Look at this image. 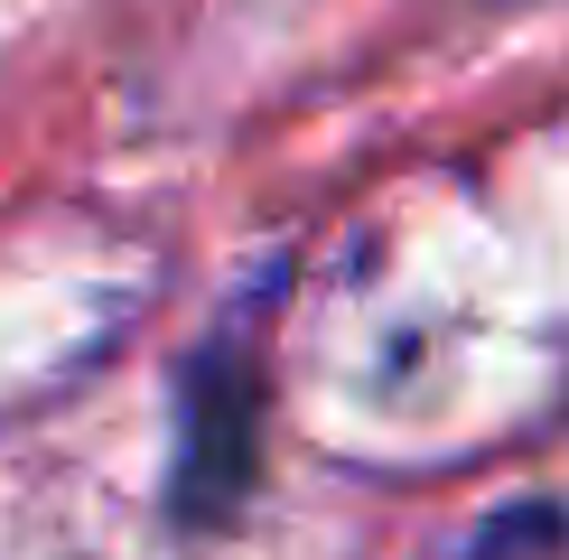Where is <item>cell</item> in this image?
I'll return each instance as SVG.
<instances>
[{"label":"cell","instance_id":"6da1fadb","mask_svg":"<svg viewBox=\"0 0 569 560\" xmlns=\"http://www.w3.org/2000/svg\"><path fill=\"white\" fill-rule=\"evenodd\" d=\"M560 542H569V513L541 504V496H513L505 513H486V523H477V542H458L448 560H551Z\"/></svg>","mask_w":569,"mask_h":560}]
</instances>
